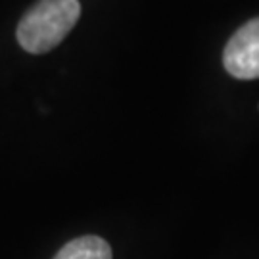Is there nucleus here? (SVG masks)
I'll return each mask as SVG.
<instances>
[{"label": "nucleus", "instance_id": "3", "mask_svg": "<svg viewBox=\"0 0 259 259\" xmlns=\"http://www.w3.org/2000/svg\"><path fill=\"white\" fill-rule=\"evenodd\" d=\"M52 259H111V248L100 236L87 234L67 242Z\"/></svg>", "mask_w": 259, "mask_h": 259}, {"label": "nucleus", "instance_id": "1", "mask_svg": "<svg viewBox=\"0 0 259 259\" xmlns=\"http://www.w3.org/2000/svg\"><path fill=\"white\" fill-rule=\"evenodd\" d=\"M79 18V0H37L19 19L16 38L29 54H47L69 35Z\"/></svg>", "mask_w": 259, "mask_h": 259}, {"label": "nucleus", "instance_id": "2", "mask_svg": "<svg viewBox=\"0 0 259 259\" xmlns=\"http://www.w3.org/2000/svg\"><path fill=\"white\" fill-rule=\"evenodd\" d=\"M223 65L234 79H259V18L244 23L223 50Z\"/></svg>", "mask_w": 259, "mask_h": 259}]
</instances>
